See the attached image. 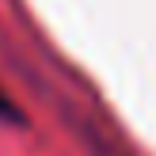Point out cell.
<instances>
[{
	"label": "cell",
	"instance_id": "cell-1",
	"mask_svg": "<svg viewBox=\"0 0 156 156\" xmlns=\"http://www.w3.org/2000/svg\"><path fill=\"white\" fill-rule=\"evenodd\" d=\"M0 126H27V114L12 95H4V88H0Z\"/></svg>",
	"mask_w": 156,
	"mask_h": 156
}]
</instances>
